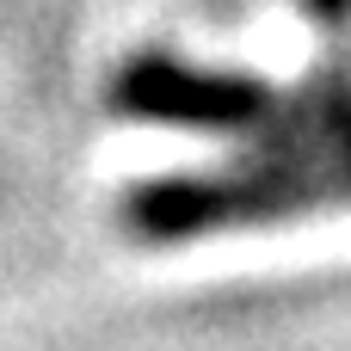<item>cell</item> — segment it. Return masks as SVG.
I'll return each instance as SVG.
<instances>
[{
	"instance_id": "6da1fadb",
	"label": "cell",
	"mask_w": 351,
	"mask_h": 351,
	"mask_svg": "<svg viewBox=\"0 0 351 351\" xmlns=\"http://www.w3.org/2000/svg\"><path fill=\"white\" fill-rule=\"evenodd\" d=\"M284 86H271L265 74L247 68H204L167 49H142L117 68L111 80V105L136 123H160V130H185V136H216V142H253L271 111H278Z\"/></svg>"
},
{
	"instance_id": "7a4b0ae2",
	"label": "cell",
	"mask_w": 351,
	"mask_h": 351,
	"mask_svg": "<svg viewBox=\"0 0 351 351\" xmlns=\"http://www.w3.org/2000/svg\"><path fill=\"white\" fill-rule=\"evenodd\" d=\"M302 12H308V19H321V25H333V31L351 25V0H302Z\"/></svg>"
}]
</instances>
